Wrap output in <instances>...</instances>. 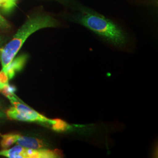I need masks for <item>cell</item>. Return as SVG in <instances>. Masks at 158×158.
<instances>
[{
  "label": "cell",
  "instance_id": "obj_6",
  "mask_svg": "<svg viewBox=\"0 0 158 158\" xmlns=\"http://www.w3.org/2000/svg\"><path fill=\"white\" fill-rule=\"evenodd\" d=\"M28 56L27 54H23L17 57H14L6 69V72L9 80L12 79L17 72H20L24 67L27 61Z\"/></svg>",
  "mask_w": 158,
  "mask_h": 158
},
{
  "label": "cell",
  "instance_id": "obj_11",
  "mask_svg": "<svg viewBox=\"0 0 158 158\" xmlns=\"http://www.w3.org/2000/svg\"><path fill=\"white\" fill-rule=\"evenodd\" d=\"M6 114L4 113V111H2V108L0 107V118L5 117H6Z\"/></svg>",
  "mask_w": 158,
  "mask_h": 158
},
{
  "label": "cell",
  "instance_id": "obj_10",
  "mask_svg": "<svg viewBox=\"0 0 158 158\" xmlns=\"http://www.w3.org/2000/svg\"><path fill=\"white\" fill-rule=\"evenodd\" d=\"M0 83L4 85L9 84V78L8 75L3 70L0 71Z\"/></svg>",
  "mask_w": 158,
  "mask_h": 158
},
{
  "label": "cell",
  "instance_id": "obj_7",
  "mask_svg": "<svg viewBox=\"0 0 158 158\" xmlns=\"http://www.w3.org/2000/svg\"><path fill=\"white\" fill-rule=\"evenodd\" d=\"M19 134H0L1 141L0 142L1 146L4 149H8L15 144Z\"/></svg>",
  "mask_w": 158,
  "mask_h": 158
},
{
  "label": "cell",
  "instance_id": "obj_3",
  "mask_svg": "<svg viewBox=\"0 0 158 158\" xmlns=\"http://www.w3.org/2000/svg\"><path fill=\"white\" fill-rule=\"evenodd\" d=\"M10 102L12 106L6 111V114L8 118L20 121L46 124L57 131H64L71 128L69 125L61 119L46 118L23 104L19 99L10 100Z\"/></svg>",
  "mask_w": 158,
  "mask_h": 158
},
{
  "label": "cell",
  "instance_id": "obj_12",
  "mask_svg": "<svg viewBox=\"0 0 158 158\" xmlns=\"http://www.w3.org/2000/svg\"><path fill=\"white\" fill-rule=\"evenodd\" d=\"M4 85H2V84H1V83H0V90L4 87Z\"/></svg>",
  "mask_w": 158,
  "mask_h": 158
},
{
  "label": "cell",
  "instance_id": "obj_2",
  "mask_svg": "<svg viewBox=\"0 0 158 158\" xmlns=\"http://www.w3.org/2000/svg\"><path fill=\"white\" fill-rule=\"evenodd\" d=\"M80 23L115 45H123L125 43L126 39L123 31L105 17L88 13L80 18Z\"/></svg>",
  "mask_w": 158,
  "mask_h": 158
},
{
  "label": "cell",
  "instance_id": "obj_1",
  "mask_svg": "<svg viewBox=\"0 0 158 158\" xmlns=\"http://www.w3.org/2000/svg\"><path fill=\"white\" fill-rule=\"evenodd\" d=\"M57 22L49 15H38L29 18L18 30L12 40L0 49V61L2 70L6 71L8 64L16 56L23 44L34 32L41 29L55 27Z\"/></svg>",
  "mask_w": 158,
  "mask_h": 158
},
{
  "label": "cell",
  "instance_id": "obj_14",
  "mask_svg": "<svg viewBox=\"0 0 158 158\" xmlns=\"http://www.w3.org/2000/svg\"><path fill=\"white\" fill-rule=\"evenodd\" d=\"M2 17H1V16L0 15V21H1V20H2Z\"/></svg>",
  "mask_w": 158,
  "mask_h": 158
},
{
  "label": "cell",
  "instance_id": "obj_5",
  "mask_svg": "<svg viewBox=\"0 0 158 158\" xmlns=\"http://www.w3.org/2000/svg\"><path fill=\"white\" fill-rule=\"evenodd\" d=\"M15 144L17 145H19L21 147L34 149H44L47 148L48 147L47 144L45 142L40 140L38 138L20 135H19L18 136Z\"/></svg>",
  "mask_w": 158,
  "mask_h": 158
},
{
  "label": "cell",
  "instance_id": "obj_9",
  "mask_svg": "<svg viewBox=\"0 0 158 158\" xmlns=\"http://www.w3.org/2000/svg\"><path fill=\"white\" fill-rule=\"evenodd\" d=\"M17 0H3L1 6L6 11H10L16 6Z\"/></svg>",
  "mask_w": 158,
  "mask_h": 158
},
{
  "label": "cell",
  "instance_id": "obj_13",
  "mask_svg": "<svg viewBox=\"0 0 158 158\" xmlns=\"http://www.w3.org/2000/svg\"><path fill=\"white\" fill-rule=\"evenodd\" d=\"M2 1H3V0H0V6H2Z\"/></svg>",
  "mask_w": 158,
  "mask_h": 158
},
{
  "label": "cell",
  "instance_id": "obj_4",
  "mask_svg": "<svg viewBox=\"0 0 158 158\" xmlns=\"http://www.w3.org/2000/svg\"><path fill=\"white\" fill-rule=\"evenodd\" d=\"M0 156L8 158H56L60 156L57 150L47 148L34 149L17 145L0 151Z\"/></svg>",
  "mask_w": 158,
  "mask_h": 158
},
{
  "label": "cell",
  "instance_id": "obj_8",
  "mask_svg": "<svg viewBox=\"0 0 158 158\" xmlns=\"http://www.w3.org/2000/svg\"><path fill=\"white\" fill-rule=\"evenodd\" d=\"M15 89L9 84L4 85V87L0 90V92L3 95L6 96L10 100V101L19 99V98L15 95Z\"/></svg>",
  "mask_w": 158,
  "mask_h": 158
}]
</instances>
